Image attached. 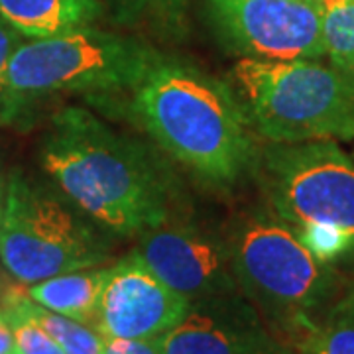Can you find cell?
Listing matches in <instances>:
<instances>
[{"label":"cell","instance_id":"cell-1","mask_svg":"<svg viewBox=\"0 0 354 354\" xmlns=\"http://www.w3.org/2000/svg\"><path fill=\"white\" fill-rule=\"evenodd\" d=\"M41 162L65 197L114 234L140 236L171 216L169 181L150 150L85 109L53 116Z\"/></svg>","mask_w":354,"mask_h":354},{"label":"cell","instance_id":"cell-2","mask_svg":"<svg viewBox=\"0 0 354 354\" xmlns=\"http://www.w3.org/2000/svg\"><path fill=\"white\" fill-rule=\"evenodd\" d=\"M130 95L140 127L197 177L228 185L254 167L252 128L228 83L164 55Z\"/></svg>","mask_w":354,"mask_h":354},{"label":"cell","instance_id":"cell-3","mask_svg":"<svg viewBox=\"0 0 354 354\" xmlns=\"http://www.w3.org/2000/svg\"><path fill=\"white\" fill-rule=\"evenodd\" d=\"M225 236L241 293L293 348L342 291L335 266L317 260L272 209L242 213Z\"/></svg>","mask_w":354,"mask_h":354},{"label":"cell","instance_id":"cell-4","mask_svg":"<svg viewBox=\"0 0 354 354\" xmlns=\"http://www.w3.org/2000/svg\"><path fill=\"white\" fill-rule=\"evenodd\" d=\"M228 85L266 142L354 138V87L335 65L241 57Z\"/></svg>","mask_w":354,"mask_h":354},{"label":"cell","instance_id":"cell-5","mask_svg":"<svg viewBox=\"0 0 354 354\" xmlns=\"http://www.w3.org/2000/svg\"><path fill=\"white\" fill-rule=\"evenodd\" d=\"M162 57L142 39L93 26L26 39L8 65L6 99L18 116L26 101L53 93H130Z\"/></svg>","mask_w":354,"mask_h":354},{"label":"cell","instance_id":"cell-6","mask_svg":"<svg viewBox=\"0 0 354 354\" xmlns=\"http://www.w3.org/2000/svg\"><path fill=\"white\" fill-rule=\"evenodd\" d=\"M109 246L62 199L20 171L6 177L0 262L16 281H36L101 266Z\"/></svg>","mask_w":354,"mask_h":354},{"label":"cell","instance_id":"cell-7","mask_svg":"<svg viewBox=\"0 0 354 354\" xmlns=\"http://www.w3.org/2000/svg\"><path fill=\"white\" fill-rule=\"evenodd\" d=\"M254 169L270 209L291 228H335L354 241V158L337 140L268 142Z\"/></svg>","mask_w":354,"mask_h":354},{"label":"cell","instance_id":"cell-8","mask_svg":"<svg viewBox=\"0 0 354 354\" xmlns=\"http://www.w3.org/2000/svg\"><path fill=\"white\" fill-rule=\"evenodd\" d=\"M201 6L227 53L270 62L325 57L319 10L309 0H201Z\"/></svg>","mask_w":354,"mask_h":354},{"label":"cell","instance_id":"cell-9","mask_svg":"<svg viewBox=\"0 0 354 354\" xmlns=\"http://www.w3.org/2000/svg\"><path fill=\"white\" fill-rule=\"evenodd\" d=\"M134 252L169 288L189 297L191 304L241 293L227 236L209 228L174 223L169 216L140 234Z\"/></svg>","mask_w":354,"mask_h":354},{"label":"cell","instance_id":"cell-10","mask_svg":"<svg viewBox=\"0 0 354 354\" xmlns=\"http://www.w3.org/2000/svg\"><path fill=\"white\" fill-rule=\"evenodd\" d=\"M189 309V297L169 288L132 250L111 266L93 329L113 339H160Z\"/></svg>","mask_w":354,"mask_h":354},{"label":"cell","instance_id":"cell-11","mask_svg":"<svg viewBox=\"0 0 354 354\" xmlns=\"http://www.w3.org/2000/svg\"><path fill=\"white\" fill-rule=\"evenodd\" d=\"M162 354H293L242 293L191 304L185 319L160 337Z\"/></svg>","mask_w":354,"mask_h":354},{"label":"cell","instance_id":"cell-12","mask_svg":"<svg viewBox=\"0 0 354 354\" xmlns=\"http://www.w3.org/2000/svg\"><path fill=\"white\" fill-rule=\"evenodd\" d=\"M101 12L99 0H0V16L28 39L93 26Z\"/></svg>","mask_w":354,"mask_h":354},{"label":"cell","instance_id":"cell-13","mask_svg":"<svg viewBox=\"0 0 354 354\" xmlns=\"http://www.w3.org/2000/svg\"><path fill=\"white\" fill-rule=\"evenodd\" d=\"M109 274L111 266H95L41 279L28 286L26 291L41 307L93 327Z\"/></svg>","mask_w":354,"mask_h":354},{"label":"cell","instance_id":"cell-14","mask_svg":"<svg viewBox=\"0 0 354 354\" xmlns=\"http://www.w3.org/2000/svg\"><path fill=\"white\" fill-rule=\"evenodd\" d=\"M293 354H354V286L327 305L295 342Z\"/></svg>","mask_w":354,"mask_h":354},{"label":"cell","instance_id":"cell-15","mask_svg":"<svg viewBox=\"0 0 354 354\" xmlns=\"http://www.w3.org/2000/svg\"><path fill=\"white\" fill-rule=\"evenodd\" d=\"M4 301L20 307L26 315H30L36 323H39L59 342L65 354H102V337L97 330L75 319H69L41 307L28 295L26 290L4 291L2 304Z\"/></svg>","mask_w":354,"mask_h":354},{"label":"cell","instance_id":"cell-16","mask_svg":"<svg viewBox=\"0 0 354 354\" xmlns=\"http://www.w3.org/2000/svg\"><path fill=\"white\" fill-rule=\"evenodd\" d=\"M321 38L330 65L354 55V0H319Z\"/></svg>","mask_w":354,"mask_h":354},{"label":"cell","instance_id":"cell-17","mask_svg":"<svg viewBox=\"0 0 354 354\" xmlns=\"http://www.w3.org/2000/svg\"><path fill=\"white\" fill-rule=\"evenodd\" d=\"M14 330V341H16V353L18 354H65L59 342L51 337L48 330L39 323H36L30 315H26L20 307L4 301L0 307Z\"/></svg>","mask_w":354,"mask_h":354},{"label":"cell","instance_id":"cell-18","mask_svg":"<svg viewBox=\"0 0 354 354\" xmlns=\"http://www.w3.org/2000/svg\"><path fill=\"white\" fill-rule=\"evenodd\" d=\"M120 14L128 18L148 16L164 26L183 24L187 0H116Z\"/></svg>","mask_w":354,"mask_h":354},{"label":"cell","instance_id":"cell-19","mask_svg":"<svg viewBox=\"0 0 354 354\" xmlns=\"http://www.w3.org/2000/svg\"><path fill=\"white\" fill-rule=\"evenodd\" d=\"M26 39L14 26H10L0 16V91L6 95V73L8 65L14 57L16 50L24 44Z\"/></svg>","mask_w":354,"mask_h":354},{"label":"cell","instance_id":"cell-20","mask_svg":"<svg viewBox=\"0 0 354 354\" xmlns=\"http://www.w3.org/2000/svg\"><path fill=\"white\" fill-rule=\"evenodd\" d=\"M102 354H162L160 339L102 337Z\"/></svg>","mask_w":354,"mask_h":354},{"label":"cell","instance_id":"cell-21","mask_svg":"<svg viewBox=\"0 0 354 354\" xmlns=\"http://www.w3.org/2000/svg\"><path fill=\"white\" fill-rule=\"evenodd\" d=\"M16 353V341H14V330L6 313L0 309V354Z\"/></svg>","mask_w":354,"mask_h":354},{"label":"cell","instance_id":"cell-22","mask_svg":"<svg viewBox=\"0 0 354 354\" xmlns=\"http://www.w3.org/2000/svg\"><path fill=\"white\" fill-rule=\"evenodd\" d=\"M12 118H14V113H12V109H10V102H8V99H6V95L0 91V127L8 124Z\"/></svg>","mask_w":354,"mask_h":354},{"label":"cell","instance_id":"cell-23","mask_svg":"<svg viewBox=\"0 0 354 354\" xmlns=\"http://www.w3.org/2000/svg\"><path fill=\"white\" fill-rule=\"evenodd\" d=\"M335 67H337V69L341 71L342 75H344L346 79H348V81H351V85L354 87V55H351L348 59H344L342 64L335 65Z\"/></svg>","mask_w":354,"mask_h":354},{"label":"cell","instance_id":"cell-24","mask_svg":"<svg viewBox=\"0 0 354 354\" xmlns=\"http://www.w3.org/2000/svg\"><path fill=\"white\" fill-rule=\"evenodd\" d=\"M4 197H6V177L0 174V221H2V211H4Z\"/></svg>","mask_w":354,"mask_h":354},{"label":"cell","instance_id":"cell-25","mask_svg":"<svg viewBox=\"0 0 354 354\" xmlns=\"http://www.w3.org/2000/svg\"><path fill=\"white\" fill-rule=\"evenodd\" d=\"M309 2H313V4H317V2H319V0H309Z\"/></svg>","mask_w":354,"mask_h":354},{"label":"cell","instance_id":"cell-26","mask_svg":"<svg viewBox=\"0 0 354 354\" xmlns=\"http://www.w3.org/2000/svg\"><path fill=\"white\" fill-rule=\"evenodd\" d=\"M14 354H18V353H14Z\"/></svg>","mask_w":354,"mask_h":354}]
</instances>
